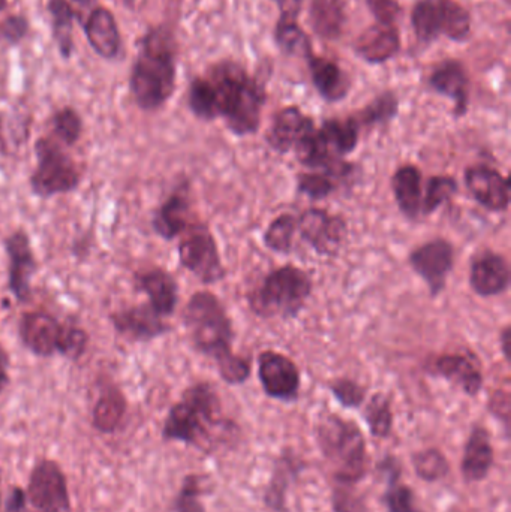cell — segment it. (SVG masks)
Instances as JSON below:
<instances>
[{"mask_svg":"<svg viewBox=\"0 0 511 512\" xmlns=\"http://www.w3.org/2000/svg\"><path fill=\"white\" fill-rule=\"evenodd\" d=\"M183 324L192 345L213 358L227 384L240 385L251 375V361L233 352L234 331L230 316L212 292H195L183 310Z\"/></svg>","mask_w":511,"mask_h":512,"instance_id":"6da1fadb","label":"cell"},{"mask_svg":"<svg viewBox=\"0 0 511 512\" xmlns=\"http://www.w3.org/2000/svg\"><path fill=\"white\" fill-rule=\"evenodd\" d=\"M234 424L222 415L221 399L207 382L192 385L182 400L168 412L162 429L165 441L183 442L194 447H212L216 435L233 432Z\"/></svg>","mask_w":511,"mask_h":512,"instance_id":"7a4b0ae2","label":"cell"},{"mask_svg":"<svg viewBox=\"0 0 511 512\" xmlns=\"http://www.w3.org/2000/svg\"><path fill=\"white\" fill-rule=\"evenodd\" d=\"M216 98L218 117L239 137L255 134L261 122L266 92L239 65L222 62L207 74Z\"/></svg>","mask_w":511,"mask_h":512,"instance_id":"3957f363","label":"cell"},{"mask_svg":"<svg viewBox=\"0 0 511 512\" xmlns=\"http://www.w3.org/2000/svg\"><path fill=\"white\" fill-rule=\"evenodd\" d=\"M176 86L174 45L170 33L156 29L144 38L132 69L131 90L141 110L153 111L171 98Z\"/></svg>","mask_w":511,"mask_h":512,"instance_id":"277c9868","label":"cell"},{"mask_svg":"<svg viewBox=\"0 0 511 512\" xmlns=\"http://www.w3.org/2000/svg\"><path fill=\"white\" fill-rule=\"evenodd\" d=\"M318 444L333 469V478L344 486H354L368 472L365 436L353 421L330 414L321 418Z\"/></svg>","mask_w":511,"mask_h":512,"instance_id":"5b68a950","label":"cell"},{"mask_svg":"<svg viewBox=\"0 0 511 512\" xmlns=\"http://www.w3.org/2000/svg\"><path fill=\"white\" fill-rule=\"evenodd\" d=\"M312 280L294 265L276 268L249 294V306L261 318H296L311 297Z\"/></svg>","mask_w":511,"mask_h":512,"instance_id":"8992f818","label":"cell"},{"mask_svg":"<svg viewBox=\"0 0 511 512\" xmlns=\"http://www.w3.org/2000/svg\"><path fill=\"white\" fill-rule=\"evenodd\" d=\"M36 168L30 176V189L39 198H51L75 191L81 171L54 137H41L35 143Z\"/></svg>","mask_w":511,"mask_h":512,"instance_id":"52a82bcc","label":"cell"},{"mask_svg":"<svg viewBox=\"0 0 511 512\" xmlns=\"http://www.w3.org/2000/svg\"><path fill=\"white\" fill-rule=\"evenodd\" d=\"M179 261L200 282L216 283L224 279L225 270L218 245L209 228L204 224H192L183 233L180 242Z\"/></svg>","mask_w":511,"mask_h":512,"instance_id":"ba28073f","label":"cell"},{"mask_svg":"<svg viewBox=\"0 0 511 512\" xmlns=\"http://www.w3.org/2000/svg\"><path fill=\"white\" fill-rule=\"evenodd\" d=\"M26 496L38 512L68 511V484L60 466L53 460L36 463L30 474Z\"/></svg>","mask_w":511,"mask_h":512,"instance_id":"9c48e42d","label":"cell"},{"mask_svg":"<svg viewBox=\"0 0 511 512\" xmlns=\"http://www.w3.org/2000/svg\"><path fill=\"white\" fill-rule=\"evenodd\" d=\"M297 230L317 254L324 256L338 254L347 236V224L344 219L321 209L303 212L297 219Z\"/></svg>","mask_w":511,"mask_h":512,"instance_id":"30bf717a","label":"cell"},{"mask_svg":"<svg viewBox=\"0 0 511 512\" xmlns=\"http://www.w3.org/2000/svg\"><path fill=\"white\" fill-rule=\"evenodd\" d=\"M5 249L9 261V291L18 303H27L32 297V277L38 270L29 236L24 231H14L6 237Z\"/></svg>","mask_w":511,"mask_h":512,"instance_id":"8fae6325","label":"cell"},{"mask_svg":"<svg viewBox=\"0 0 511 512\" xmlns=\"http://www.w3.org/2000/svg\"><path fill=\"white\" fill-rule=\"evenodd\" d=\"M410 264L435 297L446 288L447 277L455 265V248L447 240H431L411 252Z\"/></svg>","mask_w":511,"mask_h":512,"instance_id":"7c38bea8","label":"cell"},{"mask_svg":"<svg viewBox=\"0 0 511 512\" xmlns=\"http://www.w3.org/2000/svg\"><path fill=\"white\" fill-rule=\"evenodd\" d=\"M65 324L51 313L32 310L21 315L18 334L24 348L38 357L48 358L60 354Z\"/></svg>","mask_w":511,"mask_h":512,"instance_id":"4fadbf2b","label":"cell"},{"mask_svg":"<svg viewBox=\"0 0 511 512\" xmlns=\"http://www.w3.org/2000/svg\"><path fill=\"white\" fill-rule=\"evenodd\" d=\"M258 378L272 399L293 402L299 397L300 372L293 360L275 351H264L258 357Z\"/></svg>","mask_w":511,"mask_h":512,"instance_id":"5bb4252c","label":"cell"},{"mask_svg":"<svg viewBox=\"0 0 511 512\" xmlns=\"http://www.w3.org/2000/svg\"><path fill=\"white\" fill-rule=\"evenodd\" d=\"M110 322L120 336L131 342H150L171 330L149 303L116 310L110 313Z\"/></svg>","mask_w":511,"mask_h":512,"instance_id":"9a60e30c","label":"cell"},{"mask_svg":"<svg viewBox=\"0 0 511 512\" xmlns=\"http://www.w3.org/2000/svg\"><path fill=\"white\" fill-rule=\"evenodd\" d=\"M471 197L489 212L503 213L510 206L509 180L489 165H474L465 173Z\"/></svg>","mask_w":511,"mask_h":512,"instance_id":"2e32d148","label":"cell"},{"mask_svg":"<svg viewBox=\"0 0 511 512\" xmlns=\"http://www.w3.org/2000/svg\"><path fill=\"white\" fill-rule=\"evenodd\" d=\"M470 285L477 295L495 297L510 286V267L503 255L485 251L471 262Z\"/></svg>","mask_w":511,"mask_h":512,"instance_id":"e0dca14e","label":"cell"},{"mask_svg":"<svg viewBox=\"0 0 511 512\" xmlns=\"http://www.w3.org/2000/svg\"><path fill=\"white\" fill-rule=\"evenodd\" d=\"M314 129V120L305 116L300 108H284L276 114L272 126L267 131V144L275 152L287 153L296 150Z\"/></svg>","mask_w":511,"mask_h":512,"instance_id":"ac0fdd59","label":"cell"},{"mask_svg":"<svg viewBox=\"0 0 511 512\" xmlns=\"http://www.w3.org/2000/svg\"><path fill=\"white\" fill-rule=\"evenodd\" d=\"M137 288L147 295V303L162 316L168 318L173 315L179 303V286L173 274L161 267L140 271L135 274Z\"/></svg>","mask_w":511,"mask_h":512,"instance_id":"d6986e66","label":"cell"},{"mask_svg":"<svg viewBox=\"0 0 511 512\" xmlns=\"http://www.w3.org/2000/svg\"><path fill=\"white\" fill-rule=\"evenodd\" d=\"M429 370L434 375L449 379L468 396H477L483 387V373L473 355L446 354L432 361Z\"/></svg>","mask_w":511,"mask_h":512,"instance_id":"ffe728a7","label":"cell"},{"mask_svg":"<svg viewBox=\"0 0 511 512\" xmlns=\"http://www.w3.org/2000/svg\"><path fill=\"white\" fill-rule=\"evenodd\" d=\"M191 225V201L186 186H180L158 207L153 215L152 227L162 239L174 240Z\"/></svg>","mask_w":511,"mask_h":512,"instance_id":"44dd1931","label":"cell"},{"mask_svg":"<svg viewBox=\"0 0 511 512\" xmlns=\"http://www.w3.org/2000/svg\"><path fill=\"white\" fill-rule=\"evenodd\" d=\"M494 466V447L491 433L482 426L471 430L470 438L465 445L462 457V475L468 483H480L486 480Z\"/></svg>","mask_w":511,"mask_h":512,"instance_id":"7402d4cb","label":"cell"},{"mask_svg":"<svg viewBox=\"0 0 511 512\" xmlns=\"http://www.w3.org/2000/svg\"><path fill=\"white\" fill-rule=\"evenodd\" d=\"M401 48V38H399L396 26H384V24H375L362 33L354 44V50L362 57L365 62L378 65L386 63L393 59Z\"/></svg>","mask_w":511,"mask_h":512,"instance_id":"603a6c76","label":"cell"},{"mask_svg":"<svg viewBox=\"0 0 511 512\" xmlns=\"http://www.w3.org/2000/svg\"><path fill=\"white\" fill-rule=\"evenodd\" d=\"M429 84L435 92L447 96L455 102V116L461 117L468 110V75L464 65L458 60H446L441 63L429 78Z\"/></svg>","mask_w":511,"mask_h":512,"instance_id":"cb8c5ba5","label":"cell"},{"mask_svg":"<svg viewBox=\"0 0 511 512\" xmlns=\"http://www.w3.org/2000/svg\"><path fill=\"white\" fill-rule=\"evenodd\" d=\"M392 189L402 215L411 221L419 219L423 207L422 171L414 165H404L393 176Z\"/></svg>","mask_w":511,"mask_h":512,"instance_id":"d4e9b609","label":"cell"},{"mask_svg":"<svg viewBox=\"0 0 511 512\" xmlns=\"http://www.w3.org/2000/svg\"><path fill=\"white\" fill-rule=\"evenodd\" d=\"M311 68L312 81L315 89L326 101L338 102L347 96L350 90V80L347 74L326 57H317L314 54L308 57Z\"/></svg>","mask_w":511,"mask_h":512,"instance_id":"484cf974","label":"cell"},{"mask_svg":"<svg viewBox=\"0 0 511 512\" xmlns=\"http://www.w3.org/2000/svg\"><path fill=\"white\" fill-rule=\"evenodd\" d=\"M87 39L102 57L116 56L120 48V35L116 20L108 9L98 8L89 15L86 23Z\"/></svg>","mask_w":511,"mask_h":512,"instance_id":"4316f807","label":"cell"},{"mask_svg":"<svg viewBox=\"0 0 511 512\" xmlns=\"http://www.w3.org/2000/svg\"><path fill=\"white\" fill-rule=\"evenodd\" d=\"M126 399L122 391L108 388L93 408L92 424L98 432L114 433L119 429L126 412Z\"/></svg>","mask_w":511,"mask_h":512,"instance_id":"83f0119b","label":"cell"},{"mask_svg":"<svg viewBox=\"0 0 511 512\" xmlns=\"http://www.w3.org/2000/svg\"><path fill=\"white\" fill-rule=\"evenodd\" d=\"M312 27L318 35L335 39L341 35L345 23L342 0H314L311 6Z\"/></svg>","mask_w":511,"mask_h":512,"instance_id":"f1b7e54d","label":"cell"},{"mask_svg":"<svg viewBox=\"0 0 511 512\" xmlns=\"http://www.w3.org/2000/svg\"><path fill=\"white\" fill-rule=\"evenodd\" d=\"M441 35L464 41L471 32V15L456 0H440Z\"/></svg>","mask_w":511,"mask_h":512,"instance_id":"f546056e","label":"cell"},{"mask_svg":"<svg viewBox=\"0 0 511 512\" xmlns=\"http://www.w3.org/2000/svg\"><path fill=\"white\" fill-rule=\"evenodd\" d=\"M411 18L420 41L431 42L441 35L440 0H420Z\"/></svg>","mask_w":511,"mask_h":512,"instance_id":"4dcf8cb0","label":"cell"},{"mask_svg":"<svg viewBox=\"0 0 511 512\" xmlns=\"http://www.w3.org/2000/svg\"><path fill=\"white\" fill-rule=\"evenodd\" d=\"M365 420L368 423L371 435L375 438H389L393 429L392 402L384 394H375L368 402L365 411Z\"/></svg>","mask_w":511,"mask_h":512,"instance_id":"1f68e13d","label":"cell"},{"mask_svg":"<svg viewBox=\"0 0 511 512\" xmlns=\"http://www.w3.org/2000/svg\"><path fill=\"white\" fill-rule=\"evenodd\" d=\"M188 104L198 119H218L215 92L206 77L195 78L192 81L191 87H189Z\"/></svg>","mask_w":511,"mask_h":512,"instance_id":"d6a6232c","label":"cell"},{"mask_svg":"<svg viewBox=\"0 0 511 512\" xmlns=\"http://www.w3.org/2000/svg\"><path fill=\"white\" fill-rule=\"evenodd\" d=\"M414 471L420 480L435 483L443 480L450 471L449 460L444 456L443 451L429 448V450L419 451L413 456Z\"/></svg>","mask_w":511,"mask_h":512,"instance_id":"836d02e7","label":"cell"},{"mask_svg":"<svg viewBox=\"0 0 511 512\" xmlns=\"http://www.w3.org/2000/svg\"><path fill=\"white\" fill-rule=\"evenodd\" d=\"M296 231L297 219L293 215H281L267 228L264 243L276 254H290Z\"/></svg>","mask_w":511,"mask_h":512,"instance_id":"e575fe53","label":"cell"},{"mask_svg":"<svg viewBox=\"0 0 511 512\" xmlns=\"http://www.w3.org/2000/svg\"><path fill=\"white\" fill-rule=\"evenodd\" d=\"M458 192V183L450 176H434L426 182L423 194L422 215L429 216L437 212L444 203L452 200Z\"/></svg>","mask_w":511,"mask_h":512,"instance_id":"d590c367","label":"cell"},{"mask_svg":"<svg viewBox=\"0 0 511 512\" xmlns=\"http://www.w3.org/2000/svg\"><path fill=\"white\" fill-rule=\"evenodd\" d=\"M398 108L399 102L395 93L386 92L375 98L371 104L366 105L354 119L359 126L383 125L396 116Z\"/></svg>","mask_w":511,"mask_h":512,"instance_id":"8d00e7d4","label":"cell"},{"mask_svg":"<svg viewBox=\"0 0 511 512\" xmlns=\"http://www.w3.org/2000/svg\"><path fill=\"white\" fill-rule=\"evenodd\" d=\"M341 177L327 171H315V173L300 174L297 179L299 191L311 200H324L338 189Z\"/></svg>","mask_w":511,"mask_h":512,"instance_id":"74e56055","label":"cell"},{"mask_svg":"<svg viewBox=\"0 0 511 512\" xmlns=\"http://www.w3.org/2000/svg\"><path fill=\"white\" fill-rule=\"evenodd\" d=\"M54 138L62 146H74L83 134V120L74 108H62L53 116Z\"/></svg>","mask_w":511,"mask_h":512,"instance_id":"f35d334b","label":"cell"},{"mask_svg":"<svg viewBox=\"0 0 511 512\" xmlns=\"http://www.w3.org/2000/svg\"><path fill=\"white\" fill-rule=\"evenodd\" d=\"M50 11L53 15L54 33L59 41L60 50L65 56H69L72 47V20H74V8L66 0H51Z\"/></svg>","mask_w":511,"mask_h":512,"instance_id":"ab89813d","label":"cell"},{"mask_svg":"<svg viewBox=\"0 0 511 512\" xmlns=\"http://www.w3.org/2000/svg\"><path fill=\"white\" fill-rule=\"evenodd\" d=\"M276 42L282 50L290 54H312L311 42L297 23H278L276 26Z\"/></svg>","mask_w":511,"mask_h":512,"instance_id":"60d3db41","label":"cell"},{"mask_svg":"<svg viewBox=\"0 0 511 512\" xmlns=\"http://www.w3.org/2000/svg\"><path fill=\"white\" fill-rule=\"evenodd\" d=\"M203 478L197 475H188L183 480L182 489L174 501V512H206L201 504L200 496L203 495Z\"/></svg>","mask_w":511,"mask_h":512,"instance_id":"b9f144b4","label":"cell"},{"mask_svg":"<svg viewBox=\"0 0 511 512\" xmlns=\"http://www.w3.org/2000/svg\"><path fill=\"white\" fill-rule=\"evenodd\" d=\"M293 468L287 459H282V465L276 468L275 475L270 481L269 489L266 492V504L270 510L275 512H287L285 508V493H287L288 480H290V469Z\"/></svg>","mask_w":511,"mask_h":512,"instance_id":"7bdbcfd3","label":"cell"},{"mask_svg":"<svg viewBox=\"0 0 511 512\" xmlns=\"http://www.w3.org/2000/svg\"><path fill=\"white\" fill-rule=\"evenodd\" d=\"M389 512H422L416 507L414 492L408 486L399 484V480L389 481V489L383 498Z\"/></svg>","mask_w":511,"mask_h":512,"instance_id":"ee69618b","label":"cell"},{"mask_svg":"<svg viewBox=\"0 0 511 512\" xmlns=\"http://www.w3.org/2000/svg\"><path fill=\"white\" fill-rule=\"evenodd\" d=\"M330 391L344 408H359L366 399V390L353 379L339 378L330 384Z\"/></svg>","mask_w":511,"mask_h":512,"instance_id":"f6af8a7d","label":"cell"},{"mask_svg":"<svg viewBox=\"0 0 511 512\" xmlns=\"http://www.w3.org/2000/svg\"><path fill=\"white\" fill-rule=\"evenodd\" d=\"M89 345V336L86 331L77 325L65 324L62 336V348L60 354L69 360H80Z\"/></svg>","mask_w":511,"mask_h":512,"instance_id":"bcb514c9","label":"cell"},{"mask_svg":"<svg viewBox=\"0 0 511 512\" xmlns=\"http://www.w3.org/2000/svg\"><path fill=\"white\" fill-rule=\"evenodd\" d=\"M366 3L377 18L378 24L384 26H395L402 12L401 5L396 0H366Z\"/></svg>","mask_w":511,"mask_h":512,"instance_id":"7dc6e473","label":"cell"},{"mask_svg":"<svg viewBox=\"0 0 511 512\" xmlns=\"http://www.w3.org/2000/svg\"><path fill=\"white\" fill-rule=\"evenodd\" d=\"M341 489H336L333 493V510L335 512H357L359 501L353 493L348 492V487L341 484Z\"/></svg>","mask_w":511,"mask_h":512,"instance_id":"c3c4849f","label":"cell"},{"mask_svg":"<svg viewBox=\"0 0 511 512\" xmlns=\"http://www.w3.org/2000/svg\"><path fill=\"white\" fill-rule=\"evenodd\" d=\"M278 5V23H297L300 11H302V0H273Z\"/></svg>","mask_w":511,"mask_h":512,"instance_id":"681fc988","label":"cell"},{"mask_svg":"<svg viewBox=\"0 0 511 512\" xmlns=\"http://www.w3.org/2000/svg\"><path fill=\"white\" fill-rule=\"evenodd\" d=\"M26 32V23L20 18H9L3 24L2 35L8 38L9 41H17L18 38Z\"/></svg>","mask_w":511,"mask_h":512,"instance_id":"f907efd6","label":"cell"},{"mask_svg":"<svg viewBox=\"0 0 511 512\" xmlns=\"http://www.w3.org/2000/svg\"><path fill=\"white\" fill-rule=\"evenodd\" d=\"M378 471L383 472L387 483H389V481L399 480L402 474L401 465H399L398 459H395L393 456L386 457V459L378 465Z\"/></svg>","mask_w":511,"mask_h":512,"instance_id":"816d5d0a","label":"cell"},{"mask_svg":"<svg viewBox=\"0 0 511 512\" xmlns=\"http://www.w3.org/2000/svg\"><path fill=\"white\" fill-rule=\"evenodd\" d=\"M26 501V493L15 487V489L11 490V495H9L8 501H6V511L23 512L26 510Z\"/></svg>","mask_w":511,"mask_h":512,"instance_id":"f5cc1de1","label":"cell"},{"mask_svg":"<svg viewBox=\"0 0 511 512\" xmlns=\"http://www.w3.org/2000/svg\"><path fill=\"white\" fill-rule=\"evenodd\" d=\"M510 343H511V330L510 327L504 328L501 333V348H503L504 357L509 360L510 358Z\"/></svg>","mask_w":511,"mask_h":512,"instance_id":"db71d44e","label":"cell"},{"mask_svg":"<svg viewBox=\"0 0 511 512\" xmlns=\"http://www.w3.org/2000/svg\"><path fill=\"white\" fill-rule=\"evenodd\" d=\"M9 358L6 355L5 349L0 345V372H6V367H8Z\"/></svg>","mask_w":511,"mask_h":512,"instance_id":"11a10c76","label":"cell"},{"mask_svg":"<svg viewBox=\"0 0 511 512\" xmlns=\"http://www.w3.org/2000/svg\"><path fill=\"white\" fill-rule=\"evenodd\" d=\"M9 384V376L6 372H0V394L5 390L6 385Z\"/></svg>","mask_w":511,"mask_h":512,"instance_id":"9f6ffc18","label":"cell"},{"mask_svg":"<svg viewBox=\"0 0 511 512\" xmlns=\"http://www.w3.org/2000/svg\"><path fill=\"white\" fill-rule=\"evenodd\" d=\"M3 6H5V0H0V9H2Z\"/></svg>","mask_w":511,"mask_h":512,"instance_id":"6f0895ef","label":"cell"},{"mask_svg":"<svg viewBox=\"0 0 511 512\" xmlns=\"http://www.w3.org/2000/svg\"><path fill=\"white\" fill-rule=\"evenodd\" d=\"M126 3H134L135 0H125Z\"/></svg>","mask_w":511,"mask_h":512,"instance_id":"680465c9","label":"cell"},{"mask_svg":"<svg viewBox=\"0 0 511 512\" xmlns=\"http://www.w3.org/2000/svg\"><path fill=\"white\" fill-rule=\"evenodd\" d=\"M2 489V487H0ZM0 502H2V490H0Z\"/></svg>","mask_w":511,"mask_h":512,"instance_id":"91938a15","label":"cell"}]
</instances>
